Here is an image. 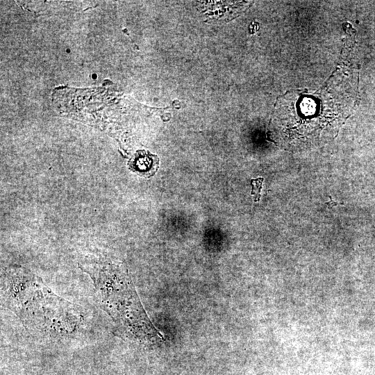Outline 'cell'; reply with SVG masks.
Wrapping results in <instances>:
<instances>
[{"label": "cell", "mask_w": 375, "mask_h": 375, "mask_svg": "<svg viewBox=\"0 0 375 375\" xmlns=\"http://www.w3.org/2000/svg\"><path fill=\"white\" fill-rule=\"evenodd\" d=\"M3 286L7 302L26 328L70 333L81 322L76 306L54 294L40 278L24 268H8L4 273Z\"/></svg>", "instance_id": "6da1fadb"}, {"label": "cell", "mask_w": 375, "mask_h": 375, "mask_svg": "<svg viewBox=\"0 0 375 375\" xmlns=\"http://www.w3.org/2000/svg\"><path fill=\"white\" fill-rule=\"evenodd\" d=\"M92 78H97V76H96V74L92 75Z\"/></svg>", "instance_id": "52a82bcc"}, {"label": "cell", "mask_w": 375, "mask_h": 375, "mask_svg": "<svg viewBox=\"0 0 375 375\" xmlns=\"http://www.w3.org/2000/svg\"><path fill=\"white\" fill-rule=\"evenodd\" d=\"M158 157L142 150L136 153L128 162V166L133 172L141 176H150L158 170Z\"/></svg>", "instance_id": "3957f363"}, {"label": "cell", "mask_w": 375, "mask_h": 375, "mask_svg": "<svg viewBox=\"0 0 375 375\" xmlns=\"http://www.w3.org/2000/svg\"><path fill=\"white\" fill-rule=\"evenodd\" d=\"M328 198H330V201L328 202L325 203V204L326 205V206H328V208H330V210H331L332 208H333V207H334L336 206H338V205H344V203L341 202L339 203L338 202L334 201V200H333V198L332 197V196H328Z\"/></svg>", "instance_id": "8992f818"}, {"label": "cell", "mask_w": 375, "mask_h": 375, "mask_svg": "<svg viewBox=\"0 0 375 375\" xmlns=\"http://www.w3.org/2000/svg\"><path fill=\"white\" fill-rule=\"evenodd\" d=\"M80 268L92 278L100 306L121 331L142 338L152 335L151 323L122 266L110 260H92L82 262Z\"/></svg>", "instance_id": "7a4b0ae2"}, {"label": "cell", "mask_w": 375, "mask_h": 375, "mask_svg": "<svg viewBox=\"0 0 375 375\" xmlns=\"http://www.w3.org/2000/svg\"><path fill=\"white\" fill-rule=\"evenodd\" d=\"M216 4L220 10H218L216 7L212 6L210 2H203V12H204L205 15L210 20H216L217 16V20H228L225 12H228L232 16L235 17L237 14L242 12L244 8V4L242 2H216Z\"/></svg>", "instance_id": "277c9868"}, {"label": "cell", "mask_w": 375, "mask_h": 375, "mask_svg": "<svg viewBox=\"0 0 375 375\" xmlns=\"http://www.w3.org/2000/svg\"><path fill=\"white\" fill-rule=\"evenodd\" d=\"M264 178H257L256 180H251L252 196H254V202H258L260 200V192L264 183Z\"/></svg>", "instance_id": "5b68a950"}]
</instances>
